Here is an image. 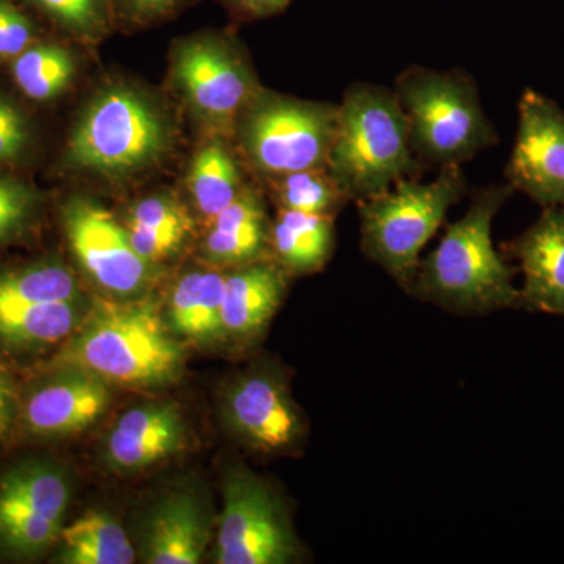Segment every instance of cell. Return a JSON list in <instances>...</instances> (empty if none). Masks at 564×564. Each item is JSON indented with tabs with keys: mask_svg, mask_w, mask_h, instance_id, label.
Here are the masks:
<instances>
[{
	"mask_svg": "<svg viewBox=\"0 0 564 564\" xmlns=\"http://www.w3.org/2000/svg\"><path fill=\"white\" fill-rule=\"evenodd\" d=\"M209 541L206 518L198 500L187 492H174L155 505L143 536L144 562L150 564H196Z\"/></svg>",
	"mask_w": 564,
	"mask_h": 564,
	"instance_id": "18",
	"label": "cell"
},
{
	"mask_svg": "<svg viewBox=\"0 0 564 564\" xmlns=\"http://www.w3.org/2000/svg\"><path fill=\"white\" fill-rule=\"evenodd\" d=\"M151 300L98 303L74 337L65 361L107 384L159 388L182 372L184 356Z\"/></svg>",
	"mask_w": 564,
	"mask_h": 564,
	"instance_id": "4",
	"label": "cell"
},
{
	"mask_svg": "<svg viewBox=\"0 0 564 564\" xmlns=\"http://www.w3.org/2000/svg\"><path fill=\"white\" fill-rule=\"evenodd\" d=\"M14 400L13 392L6 375L0 372V436L9 429L11 415H13Z\"/></svg>",
	"mask_w": 564,
	"mask_h": 564,
	"instance_id": "36",
	"label": "cell"
},
{
	"mask_svg": "<svg viewBox=\"0 0 564 564\" xmlns=\"http://www.w3.org/2000/svg\"><path fill=\"white\" fill-rule=\"evenodd\" d=\"M77 63L61 44H32L11 63L14 84L33 101L44 102L61 96L73 84Z\"/></svg>",
	"mask_w": 564,
	"mask_h": 564,
	"instance_id": "25",
	"label": "cell"
},
{
	"mask_svg": "<svg viewBox=\"0 0 564 564\" xmlns=\"http://www.w3.org/2000/svg\"><path fill=\"white\" fill-rule=\"evenodd\" d=\"M35 40L31 18L11 0H0V61H14Z\"/></svg>",
	"mask_w": 564,
	"mask_h": 564,
	"instance_id": "32",
	"label": "cell"
},
{
	"mask_svg": "<svg viewBox=\"0 0 564 564\" xmlns=\"http://www.w3.org/2000/svg\"><path fill=\"white\" fill-rule=\"evenodd\" d=\"M110 389L87 370L68 372L40 386L25 404V423L40 436H66L88 429L107 411Z\"/></svg>",
	"mask_w": 564,
	"mask_h": 564,
	"instance_id": "14",
	"label": "cell"
},
{
	"mask_svg": "<svg viewBox=\"0 0 564 564\" xmlns=\"http://www.w3.org/2000/svg\"><path fill=\"white\" fill-rule=\"evenodd\" d=\"M62 562L68 564H131L135 562L128 533L109 514L90 511L63 527Z\"/></svg>",
	"mask_w": 564,
	"mask_h": 564,
	"instance_id": "24",
	"label": "cell"
},
{
	"mask_svg": "<svg viewBox=\"0 0 564 564\" xmlns=\"http://www.w3.org/2000/svg\"><path fill=\"white\" fill-rule=\"evenodd\" d=\"M513 252L524 274L521 302L564 317V207H547Z\"/></svg>",
	"mask_w": 564,
	"mask_h": 564,
	"instance_id": "17",
	"label": "cell"
},
{
	"mask_svg": "<svg viewBox=\"0 0 564 564\" xmlns=\"http://www.w3.org/2000/svg\"><path fill=\"white\" fill-rule=\"evenodd\" d=\"M62 220L74 258L104 292L129 299L150 285L154 263L137 252L126 226L101 204L73 196L63 206Z\"/></svg>",
	"mask_w": 564,
	"mask_h": 564,
	"instance_id": "10",
	"label": "cell"
},
{
	"mask_svg": "<svg viewBox=\"0 0 564 564\" xmlns=\"http://www.w3.org/2000/svg\"><path fill=\"white\" fill-rule=\"evenodd\" d=\"M198 0H111L117 24L150 28L173 20Z\"/></svg>",
	"mask_w": 564,
	"mask_h": 564,
	"instance_id": "31",
	"label": "cell"
},
{
	"mask_svg": "<svg viewBox=\"0 0 564 564\" xmlns=\"http://www.w3.org/2000/svg\"><path fill=\"white\" fill-rule=\"evenodd\" d=\"M288 272L270 259L245 263L225 274L223 337L251 343L265 332L288 291Z\"/></svg>",
	"mask_w": 564,
	"mask_h": 564,
	"instance_id": "15",
	"label": "cell"
},
{
	"mask_svg": "<svg viewBox=\"0 0 564 564\" xmlns=\"http://www.w3.org/2000/svg\"><path fill=\"white\" fill-rule=\"evenodd\" d=\"M126 229L137 252L155 263L181 251L193 231V220L180 199L155 193L133 204Z\"/></svg>",
	"mask_w": 564,
	"mask_h": 564,
	"instance_id": "21",
	"label": "cell"
},
{
	"mask_svg": "<svg viewBox=\"0 0 564 564\" xmlns=\"http://www.w3.org/2000/svg\"><path fill=\"white\" fill-rule=\"evenodd\" d=\"M274 198L280 209L336 217L348 203L347 193L328 169H310L273 177Z\"/></svg>",
	"mask_w": 564,
	"mask_h": 564,
	"instance_id": "27",
	"label": "cell"
},
{
	"mask_svg": "<svg viewBox=\"0 0 564 564\" xmlns=\"http://www.w3.org/2000/svg\"><path fill=\"white\" fill-rule=\"evenodd\" d=\"M336 124L333 104L303 101L262 88L237 121L234 137L248 165L273 180L325 169Z\"/></svg>",
	"mask_w": 564,
	"mask_h": 564,
	"instance_id": "8",
	"label": "cell"
},
{
	"mask_svg": "<svg viewBox=\"0 0 564 564\" xmlns=\"http://www.w3.org/2000/svg\"><path fill=\"white\" fill-rule=\"evenodd\" d=\"M467 181L459 166L441 169L432 182L408 177L358 203L361 247L370 261L410 291L425 245L447 212L462 202Z\"/></svg>",
	"mask_w": 564,
	"mask_h": 564,
	"instance_id": "6",
	"label": "cell"
},
{
	"mask_svg": "<svg viewBox=\"0 0 564 564\" xmlns=\"http://www.w3.org/2000/svg\"><path fill=\"white\" fill-rule=\"evenodd\" d=\"M215 563L289 564L300 544L288 510L269 485L243 467L226 475Z\"/></svg>",
	"mask_w": 564,
	"mask_h": 564,
	"instance_id": "9",
	"label": "cell"
},
{
	"mask_svg": "<svg viewBox=\"0 0 564 564\" xmlns=\"http://www.w3.org/2000/svg\"><path fill=\"white\" fill-rule=\"evenodd\" d=\"M184 436L176 404H143L118 419L107 437L106 458L115 469L135 473L176 454Z\"/></svg>",
	"mask_w": 564,
	"mask_h": 564,
	"instance_id": "16",
	"label": "cell"
},
{
	"mask_svg": "<svg viewBox=\"0 0 564 564\" xmlns=\"http://www.w3.org/2000/svg\"><path fill=\"white\" fill-rule=\"evenodd\" d=\"M236 22H254L276 17L289 9L293 0H218Z\"/></svg>",
	"mask_w": 564,
	"mask_h": 564,
	"instance_id": "35",
	"label": "cell"
},
{
	"mask_svg": "<svg viewBox=\"0 0 564 564\" xmlns=\"http://www.w3.org/2000/svg\"><path fill=\"white\" fill-rule=\"evenodd\" d=\"M69 481L50 463L14 467L0 480V547L35 556L58 536L69 505Z\"/></svg>",
	"mask_w": 564,
	"mask_h": 564,
	"instance_id": "11",
	"label": "cell"
},
{
	"mask_svg": "<svg viewBox=\"0 0 564 564\" xmlns=\"http://www.w3.org/2000/svg\"><path fill=\"white\" fill-rule=\"evenodd\" d=\"M513 191L508 184L475 193L466 214L421 259L408 292L459 315L488 314L521 302L513 272L492 243L494 218Z\"/></svg>",
	"mask_w": 564,
	"mask_h": 564,
	"instance_id": "1",
	"label": "cell"
},
{
	"mask_svg": "<svg viewBox=\"0 0 564 564\" xmlns=\"http://www.w3.org/2000/svg\"><path fill=\"white\" fill-rule=\"evenodd\" d=\"M176 126L151 93L113 82L88 99L66 143L74 172L129 181L159 169L172 155Z\"/></svg>",
	"mask_w": 564,
	"mask_h": 564,
	"instance_id": "2",
	"label": "cell"
},
{
	"mask_svg": "<svg viewBox=\"0 0 564 564\" xmlns=\"http://www.w3.org/2000/svg\"><path fill=\"white\" fill-rule=\"evenodd\" d=\"M79 302L76 276L61 262L0 272V304Z\"/></svg>",
	"mask_w": 564,
	"mask_h": 564,
	"instance_id": "26",
	"label": "cell"
},
{
	"mask_svg": "<svg viewBox=\"0 0 564 564\" xmlns=\"http://www.w3.org/2000/svg\"><path fill=\"white\" fill-rule=\"evenodd\" d=\"M334 243V217L328 215L280 209L270 225L269 248L273 261L288 274L318 272L332 258Z\"/></svg>",
	"mask_w": 564,
	"mask_h": 564,
	"instance_id": "20",
	"label": "cell"
},
{
	"mask_svg": "<svg viewBox=\"0 0 564 564\" xmlns=\"http://www.w3.org/2000/svg\"><path fill=\"white\" fill-rule=\"evenodd\" d=\"M270 223L261 193L243 188L225 210L212 220L204 240V254L220 265H245L263 259L269 248Z\"/></svg>",
	"mask_w": 564,
	"mask_h": 564,
	"instance_id": "19",
	"label": "cell"
},
{
	"mask_svg": "<svg viewBox=\"0 0 564 564\" xmlns=\"http://www.w3.org/2000/svg\"><path fill=\"white\" fill-rule=\"evenodd\" d=\"M204 272L184 274L173 289L169 304V321L174 333L192 339L196 306L202 292Z\"/></svg>",
	"mask_w": 564,
	"mask_h": 564,
	"instance_id": "33",
	"label": "cell"
},
{
	"mask_svg": "<svg viewBox=\"0 0 564 564\" xmlns=\"http://www.w3.org/2000/svg\"><path fill=\"white\" fill-rule=\"evenodd\" d=\"M415 158L429 165L459 166L497 143L477 85L462 69L411 66L395 80Z\"/></svg>",
	"mask_w": 564,
	"mask_h": 564,
	"instance_id": "5",
	"label": "cell"
},
{
	"mask_svg": "<svg viewBox=\"0 0 564 564\" xmlns=\"http://www.w3.org/2000/svg\"><path fill=\"white\" fill-rule=\"evenodd\" d=\"M58 31L85 46H96L117 25L111 0H25Z\"/></svg>",
	"mask_w": 564,
	"mask_h": 564,
	"instance_id": "28",
	"label": "cell"
},
{
	"mask_svg": "<svg viewBox=\"0 0 564 564\" xmlns=\"http://www.w3.org/2000/svg\"><path fill=\"white\" fill-rule=\"evenodd\" d=\"M29 143V126L24 115L0 96V162L20 158Z\"/></svg>",
	"mask_w": 564,
	"mask_h": 564,
	"instance_id": "34",
	"label": "cell"
},
{
	"mask_svg": "<svg viewBox=\"0 0 564 564\" xmlns=\"http://www.w3.org/2000/svg\"><path fill=\"white\" fill-rule=\"evenodd\" d=\"M79 302L0 304V340L39 347L68 337L80 325Z\"/></svg>",
	"mask_w": 564,
	"mask_h": 564,
	"instance_id": "23",
	"label": "cell"
},
{
	"mask_svg": "<svg viewBox=\"0 0 564 564\" xmlns=\"http://www.w3.org/2000/svg\"><path fill=\"white\" fill-rule=\"evenodd\" d=\"M40 195L31 185L0 176V243L9 242L31 225Z\"/></svg>",
	"mask_w": 564,
	"mask_h": 564,
	"instance_id": "29",
	"label": "cell"
},
{
	"mask_svg": "<svg viewBox=\"0 0 564 564\" xmlns=\"http://www.w3.org/2000/svg\"><path fill=\"white\" fill-rule=\"evenodd\" d=\"M513 188L545 207L564 206V111L527 90L519 101V126L507 169Z\"/></svg>",
	"mask_w": 564,
	"mask_h": 564,
	"instance_id": "13",
	"label": "cell"
},
{
	"mask_svg": "<svg viewBox=\"0 0 564 564\" xmlns=\"http://www.w3.org/2000/svg\"><path fill=\"white\" fill-rule=\"evenodd\" d=\"M225 274L206 272L203 274L202 292L196 306L192 340L209 343L223 337L221 310Z\"/></svg>",
	"mask_w": 564,
	"mask_h": 564,
	"instance_id": "30",
	"label": "cell"
},
{
	"mask_svg": "<svg viewBox=\"0 0 564 564\" xmlns=\"http://www.w3.org/2000/svg\"><path fill=\"white\" fill-rule=\"evenodd\" d=\"M326 169L356 203L421 173L395 91L370 84L345 91Z\"/></svg>",
	"mask_w": 564,
	"mask_h": 564,
	"instance_id": "3",
	"label": "cell"
},
{
	"mask_svg": "<svg viewBox=\"0 0 564 564\" xmlns=\"http://www.w3.org/2000/svg\"><path fill=\"white\" fill-rule=\"evenodd\" d=\"M226 422L252 451L288 454L302 445L306 423L284 378L259 367L234 381L226 392Z\"/></svg>",
	"mask_w": 564,
	"mask_h": 564,
	"instance_id": "12",
	"label": "cell"
},
{
	"mask_svg": "<svg viewBox=\"0 0 564 564\" xmlns=\"http://www.w3.org/2000/svg\"><path fill=\"white\" fill-rule=\"evenodd\" d=\"M170 85L193 120L223 139L234 135L237 121L262 90L242 44L225 32L177 40L170 57Z\"/></svg>",
	"mask_w": 564,
	"mask_h": 564,
	"instance_id": "7",
	"label": "cell"
},
{
	"mask_svg": "<svg viewBox=\"0 0 564 564\" xmlns=\"http://www.w3.org/2000/svg\"><path fill=\"white\" fill-rule=\"evenodd\" d=\"M187 187L193 206L210 221L247 187L239 163L223 137L214 135V139L196 151L187 176Z\"/></svg>",
	"mask_w": 564,
	"mask_h": 564,
	"instance_id": "22",
	"label": "cell"
}]
</instances>
